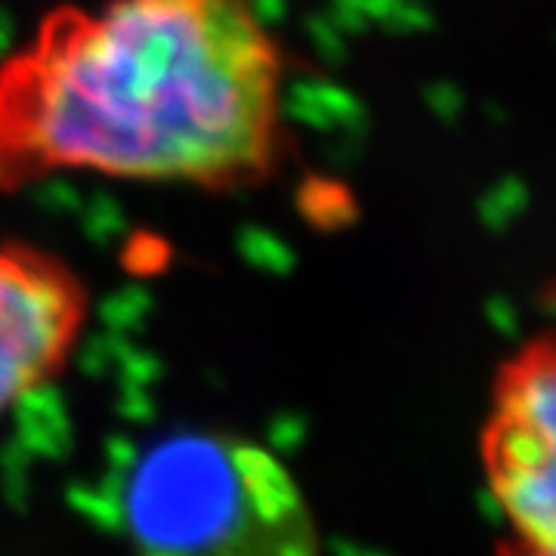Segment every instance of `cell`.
I'll list each match as a JSON object with an SVG mask.
<instances>
[{"mask_svg":"<svg viewBox=\"0 0 556 556\" xmlns=\"http://www.w3.org/2000/svg\"><path fill=\"white\" fill-rule=\"evenodd\" d=\"M285 142V56L254 0L65 3L0 62L10 192L53 174L241 189Z\"/></svg>","mask_w":556,"mask_h":556,"instance_id":"cell-1","label":"cell"},{"mask_svg":"<svg viewBox=\"0 0 556 556\" xmlns=\"http://www.w3.org/2000/svg\"><path fill=\"white\" fill-rule=\"evenodd\" d=\"M112 522L134 556H321L309 501L251 439L170 430L115 460Z\"/></svg>","mask_w":556,"mask_h":556,"instance_id":"cell-2","label":"cell"},{"mask_svg":"<svg viewBox=\"0 0 556 556\" xmlns=\"http://www.w3.org/2000/svg\"><path fill=\"white\" fill-rule=\"evenodd\" d=\"M482 464L507 556H556V358L551 340L507 362L482 433Z\"/></svg>","mask_w":556,"mask_h":556,"instance_id":"cell-3","label":"cell"},{"mask_svg":"<svg viewBox=\"0 0 556 556\" xmlns=\"http://www.w3.org/2000/svg\"><path fill=\"white\" fill-rule=\"evenodd\" d=\"M87 318V291L60 257L0 244V417L60 375Z\"/></svg>","mask_w":556,"mask_h":556,"instance_id":"cell-4","label":"cell"}]
</instances>
